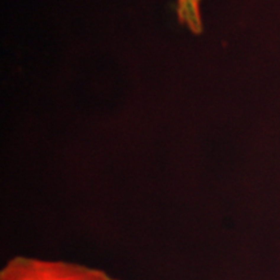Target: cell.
<instances>
[{
	"instance_id": "1",
	"label": "cell",
	"mask_w": 280,
	"mask_h": 280,
	"mask_svg": "<svg viewBox=\"0 0 280 280\" xmlns=\"http://www.w3.org/2000/svg\"><path fill=\"white\" fill-rule=\"evenodd\" d=\"M0 280H118L106 271L62 259L14 255L0 270Z\"/></svg>"
},
{
	"instance_id": "2",
	"label": "cell",
	"mask_w": 280,
	"mask_h": 280,
	"mask_svg": "<svg viewBox=\"0 0 280 280\" xmlns=\"http://www.w3.org/2000/svg\"><path fill=\"white\" fill-rule=\"evenodd\" d=\"M200 0H178V21L187 27L193 34L202 33V22L198 9Z\"/></svg>"
}]
</instances>
